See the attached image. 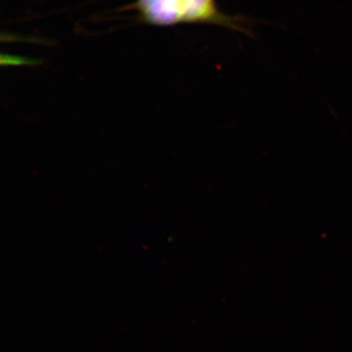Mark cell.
<instances>
[{
	"label": "cell",
	"mask_w": 352,
	"mask_h": 352,
	"mask_svg": "<svg viewBox=\"0 0 352 352\" xmlns=\"http://www.w3.org/2000/svg\"><path fill=\"white\" fill-rule=\"evenodd\" d=\"M130 10L138 13L139 20L153 26L179 24L217 25L252 37L254 21L242 15L223 12L217 0H136Z\"/></svg>",
	"instance_id": "obj_1"
}]
</instances>
